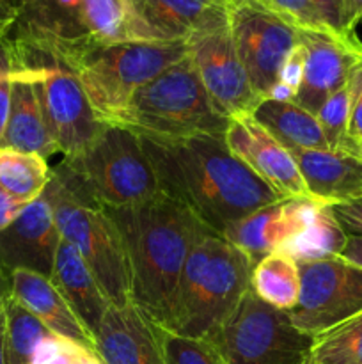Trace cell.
<instances>
[{"label":"cell","instance_id":"obj_41","mask_svg":"<svg viewBox=\"0 0 362 364\" xmlns=\"http://www.w3.org/2000/svg\"><path fill=\"white\" fill-rule=\"evenodd\" d=\"M9 295V276L0 269V308Z\"/></svg>","mask_w":362,"mask_h":364},{"label":"cell","instance_id":"obj_3","mask_svg":"<svg viewBox=\"0 0 362 364\" xmlns=\"http://www.w3.org/2000/svg\"><path fill=\"white\" fill-rule=\"evenodd\" d=\"M251 259L216 233L202 237L188 255L177 281L169 329L209 338L252 287Z\"/></svg>","mask_w":362,"mask_h":364},{"label":"cell","instance_id":"obj_29","mask_svg":"<svg viewBox=\"0 0 362 364\" xmlns=\"http://www.w3.org/2000/svg\"><path fill=\"white\" fill-rule=\"evenodd\" d=\"M302 364H362V311L312 336Z\"/></svg>","mask_w":362,"mask_h":364},{"label":"cell","instance_id":"obj_37","mask_svg":"<svg viewBox=\"0 0 362 364\" xmlns=\"http://www.w3.org/2000/svg\"><path fill=\"white\" fill-rule=\"evenodd\" d=\"M25 206L27 205L16 201L9 192H6L0 187V231L6 230V228L20 215V212Z\"/></svg>","mask_w":362,"mask_h":364},{"label":"cell","instance_id":"obj_30","mask_svg":"<svg viewBox=\"0 0 362 364\" xmlns=\"http://www.w3.org/2000/svg\"><path fill=\"white\" fill-rule=\"evenodd\" d=\"M163 364H226L215 343L206 338H190L153 323Z\"/></svg>","mask_w":362,"mask_h":364},{"label":"cell","instance_id":"obj_33","mask_svg":"<svg viewBox=\"0 0 362 364\" xmlns=\"http://www.w3.org/2000/svg\"><path fill=\"white\" fill-rule=\"evenodd\" d=\"M350 123L348 134L355 146H362V63L351 73L350 80Z\"/></svg>","mask_w":362,"mask_h":364},{"label":"cell","instance_id":"obj_10","mask_svg":"<svg viewBox=\"0 0 362 364\" xmlns=\"http://www.w3.org/2000/svg\"><path fill=\"white\" fill-rule=\"evenodd\" d=\"M300 299L291 323L309 336L323 333L362 311V269L343 258L298 263Z\"/></svg>","mask_w":362,"mask_h":364},{"label":"cell","instance_id":"obj_5","mask_svg":"<svg viewBox=\"0 0 362 364\" xmlns=\"http://www.w3.org/2000/svg\"><path fill=\"white\" fill-rule=\"evenodd\" d=\"M106 123L153 141H176L195 135L224 137L229 119L216 112L194 60L187 55L138 89Z\"/></svg>","mask_w":362,"mask_h":364},{"label":"cell","instance_id":"obj_23","mask_svg":"<svg viewBox=\"0 0 362 364\" xmlns=\"http://www.w3.org/2000/svg\"><path fill=\"white\" fill-rule=\"evenodd\" d=\"M84 23L102 45L167 41L138 11L135 0H84Z\"/></svg>","mask_w":362,"mask_h":364},{"label":"cell","instance_id":"obj_31","mask_svg":"<svg viewBox=\"0 0 362 364\" xmlns=\"http://www.w3.org/2000/svg\"><path fill=\"white\" fill-rule=\"evenodd\" d=\"M318 123L322 127L323 135L329 149L332 151L357 153V146L351 142L348 134L350 123V85H344L339 91L334 92L316 112Z\"/></svg>","mask_w":362,"mask_h":364},{"label":"cell","instance_id":"obj_11","mask_svg":"<svg viewBox=\"0 0 362 364\" xmlns=\"http://www.w3.org/2000/svg\"><path fill=\"white\" fill-rule=\"evenodd\" d=\"M50 135L64 159H73L92 144L105 123L96 116L77 75L60 66L28 68Z\"/></svg>","mask_w":362,"mask_h":364},{"label":"cell","instance_id":"obj_2","mask_svg":"<svg viewBox=\"0 0 362 364\" xmlns=\"http://www.w3.org/2000/svg\"><path fill=\"white\" fill-rule=\"evenodd\" d=\"M105 212L124 240L133 306L153 323L169 329L185 262L194 245L213 231L167 196Z\"/></svg>","mask_w":362,"mask_h":364},{"label":"cell","instance_id":"obj_21","mask_svg":"<svg viewBox=\"0 0 362 364\" xmlns=\"http://www.w3.org/2000/svg\"><path fill=\"white\" fill-rule=\"evenodd\" d=\"M149 25L167 41L229 23L233 0H135Z\"/></svg>","mask_w":362,"mask_h":364},{"label":"cell","instance_id":"obj_19","mask_svg":"<svg viewBox=\"0 0 362 364\" xmlns=\"http://www.w3.org/2000/svg\"><path fill=\"white\" fill-rule=\"evenodd\" d=\"M9 295L41 320L55 336L96 354L92 334L78 320L50 277L31 270H13L9 274Z\"/></svg>","mask_w":362,"mask_h":364},{"label":"cell","instance_id":"obj_1","mask_svg":"<svg viewBox=\"0 0 362 364\" xmlns=\"http://www.w3.org/2000/svg\"><path fill=\"white\" fill-rule=\"evenodd\" d=\"M141 142L162 194L190 210L220 237L229 224L283 199L231 153L224 137L195 135L176 141L141 137Z\"/></svg>","mask_w":362,"mask_h":364},{"label":"cell","instance_id":"obj_27","mask_svg":"<svg viewBox=\"0 0 362 364\" xmlns=\"http://www.w3.org/2000/svg\"><path fill=\"white\" fill-rule=\"evenodd\" d=\"M52 169L35 153L0 148V187L16 201L28 205L48 187Z\"/></svg>","mask_w":362,"mask_h":364},{"label":"cell","instance_id":"obj_28","mask_svg":"<svg viewBox=\"0 0 362 364\" xmlns=\"http://www.w3.org/2000/svg\"><path fill=\"white\" fill-rule=\"evenodd\" d=\"M7 364H32L35 352L55 334L11 295L4 301Z\"/></svg>","mask_w":362,"mask_h":364},{"label":"cell","instance_id":"obj_16","mask_svg":"<svg viewBox=\"0 0 362 364\" xmlns=\"http://www.w3.org/2000/svg\"><path fill=\"white\" fill-rule=\"evenodd\" d=\"M316 206L318 203L309 198L280 199L229 224L222 238L240 249L256 267L297 237L309 224Z\"/></svg>","mask_w":362,"mask_h":364},{"label":"cell","instance_id":"obj_38","mask_svg":"<svg viewBox=\"0 0 362 364\" xmlns=\"http://www.w3.org/2000/svg\"><path fill=\"white\" fill-rule=\"evenodd\" d=\"M362 21V0H343L341 27L346 34H353L355 27Z\"/></svg>","mask_w":362,"mask_h":364},{"label":"cell","instance_id":"obj_8","mask_svg":"<svg viewBox=\"0 0 362 364\" xmlns=\"http://www.w3.org/2000/svg\"><path fill=\"white\" fill-rule=\"evenodd\" d=\"M206 340L226 364H302L312 343L291 323L287 311L263 302L251 290L229 318Z\"/></svg>","mask_w":362,"mask_h":364},{"label":"cell","instance_id":"obj_22","mask_svg":"<svg viewBox=\"0 0 362 364\" xmlns=\"http://www.w3.org/2000/svg\"><path fill=\"white\" fill-rule=\"evenodd\" d=\"M50 279L73 309L78 320L94 338L112 302L106 299L105 291L102 290L96 277L70 242H60Z\"/></svg>","mask_w":362,"mask_h":364},{"label":"cell","instance_id":"obj_40","mask_svg":"<svg viewBox=\"0 0 362 364\" xmlns=\"http://www.w3.org/2000/svg\"><path fill=\"white\" fill-rule=\"evenodd\" d=\"M0 364H7L6 354V313H4V304L0 308Z\"/></svg>","mask_w":362,"mask_h":364},{"label":"cell","instance_id":"obj_17","mask_svg":"<svg viewBox=\"0 0 362 364\" xmlns=\"http://www.w3.org/2000/svg\"><path fill=\"white\" fill-rule=\"evenodd\" d=\"M297 162L309 199L336 206L362 198V160L357 153L286 148Z\"/></svg>","mask_w":362,"mask_h":364},{"label":"cell","instance_id":"obj_4","mask_svg":"<svg viewBox=\"0 0 362 364\" xmlns=\"http://www.w3.org/2000/svg\"><path fill=\"white\" fill-rule=\"evenodd\" d=\"M78 198L103 208H124L160 198L158 178L141 137L128 128L105 123L80 155L53 169Z\"/></svg>","mask_w":362,"mask_h":364},{"label":"cell","instance_id":"obj_7","mask_svg":"<svg viewBox=\"0 0 362 364\" xmlns=\"http://www.w3.org/2000/svg\"><path fill=\"white\" fill-rule=\"evenodd\" d=\"M62 240L70 242L112 306L124 308L131 301V274L124 240L105 208L78 198L53 174L46 187Z\"/></svg>","mask_w":362,"mask_h":364},{"label":"cell","instance_id":"obj_39","mask_svg":"<svg viewBox=\"0 0 362 364\" xmlns=\"http://www.w3.org/2000/svg\"><path fill=\"white\" fill-rule=\"evenodd\" d=\"M339 258H343L344 262L351 263V265L355 267H361L362 269V238L348 237Z\"/></svg>","mask_w":362,"mask_h":364},{"label":"cell","instance_id":"obj_32","mask_svg":"<svg viewBox=\"0 0 362 364\" xmlns=\"http://www.w3.org/2000/svg\"><path fill=\"white\" fill-rule=\"evenodd\" d=\"M258 2L300 31L329 28L319 18V13L312 0H258Z\"/></svg>","mask_w":362,"mask_h":364},{"label":"cell","instance_id":"obj_35","mask_svg":"<svg viewBox=\"0 0 362 364\" xmlns=\"http://www.w3.org/2000/svg\"><path fill=\"white\" fill-rule=\"evenodd\" d=\"M11 107V70L6 59V53L0 48V144L6 134L7 119H9Z\"/></svg>","mask_w":362,"mask_h":364},{"label":"cell","instance_id":"obj_20","mask_svg":"<svg viewBox=\"0 0 362 364\" xmlns=\"http://www.w3.org/2000/svg\"><path fill=\"white\" fill-rule=\"evenodd\" d=\"M0 148L35 153L48 159L59 153L43 112L41 100L27 70L11 71V107Z\"/></svg>","mask_w":362,"mask_h":364},{"label":"cell","instance_id":"obj_34","mask_svg":"<svg viewBox=\"0 0 362 364\" xmlns=\"http://www.w3.org/2000/svg\"><path fill=\"white\" fill-rule=\"evenodd\" d=\"M337 223L348 237L362 238V198L332 206Z\"/></svg>","mask_w":362,"mask_h":364},{"label":"cell","instance_id":"obj_14","mask_svg":"<svg viewBox=\"0 0 362 364\" xmlns=\"http://www.w3.org/2000/svg\"><path fill=\"white\" fill-rule=\"evenodd\" d=\"M60 242L52 201L45 191L0 231V269L7 276L13 270H31L52 277Z\"/></svg>","mask_w":362,"mask_h":364},{"label":"cell","instance_id":"obj_36","mask_svg":"<svg viewBox=\"0 0 362 364\" xmlns=\"http://www.w3.org/2000/svg\"><path fill=\"white\" fill-rule=\"evenodd\" d=\"M318 9L319 18L329 28L336 32H343L341 27V13H343V0H312ZM346 34V32H343Z\"/></svg>","mask_w":362,"mask_h":364},{"label":"cell","instance_id":"obj_44","mask_svg":"<svg viewBox=\"0 0 362 364\" xmlns=\"http://www.w3.org/2000/svg\"><path fill=\"white\" fill-rule=\"evenodd\" d=\"M16 2H18V0H16Z\"/></svg>","mask_w":362,"mask_h":364},{"label":"cell","instance_id":"obj_6","mask_svg":"<svg viewBox=\"0 0 362 364\" xmlns=\"http://www.w3.org/2000/svg\"><path fill=\"white\" fill-rule=\"evenodd\" d=\"M187 55V41L119 45L89 41L67 52L59 66L77 75L96 116L106 123L138 89Z\"/></svg>","mask_w":362,"mask_h":364},{"label":"cell","instance_id":"obj_18","mask_svg":"<svg viewBox=\"0 0 362 364\" xmlns=\"http://www.w3.org/2000/svg\"><path fill=\"white\" fill-rule=\"evenodd\" d=\"M102 364H163L151 320L137 306H110L94 334Z\"/></svg>","mask_w":362,"mask_h":364},{"label":"cell","instance_id":"obj_9","mask_svg":"<svg viewBox=\"0 0 362 364\" xmlns=\"http://www.w3.org/2000/svg\"><path fill=\"white\" fill-rule=\"evenodd\" d=\"M229 27L252 89L265 102L290 53L300 43V31L258 0L234 2Z\"/></svg>","mask_w":362,"mask_h":364},{"label":"cell","instance_id":"obj_43","mask_svg":"<svg viewBox=\"0 0 362 364\" xmlns=\"http://www.w3.org/2000/svg\"><path fill=\"white\" fill-rule=\"evenodd\" d=\"M233 2H240V0H233Z\"/></svg>","mask_w":362,"mask_h":364},{"label":"cell","instance_id":"obj_24","mask_svg":"<svg viewBox=\"0 0 362 364\" xmlns=\"http://www.w3.org/2000/svg\"><path fill=\"white\" fill-rule=\"evenodd\" d=\"M252 117L284 148L329 149L318 117L295 102L265 100L252 112Z\"/></svg>","mask_w":362,"mask_h":364},{"label":"cell","instance_id":"obj_12","mask_svg":"<svg viewBox=\"0 0 362 364\" xmlns=\"http://www.w3.org/2000/svg\"><path fill=\"white\" fill-rule=\"evenodd\" d=\"M188 55L216 112L226 119L252 114L261 98L256 95L238 57L229 23L208 28L187 39Z\"/></svg>","mask_w":362,"mask_h":364},{"label":"cell","instance_id":"obj_42","mask_svg":"<svg viewBox=\"0 0 362 364\" xmlns=\"http://www.w3.org/2000/svg\"><path fill=\"white\" fill-rule=\"evenodd\" d=\"M357 155L361 156V160H362V146H358V148H357Z\"/></svg>","mask_w":362,"mask_h":364},{"label":"cell","instance_id":"obj_13","mask_svg":"<svg viewBox=\"0 0 362 364\" xmlns=\"http://www.w3.org/2000/svg\"><path fill=\"white\" fill-rule=\"evenodd\" d=\"M300 43L305 60L295 103L316 116L319 107L348 84L353 70L362 63V41L355 32L343 34L332 28H307L300 31Z\"/></svg>","mask_w":362,"mask_h":364},{"label":"cell","instance_id":"obj_26","mask_svg":"<svg viewBox=\"0 0 362 364\" xmlns=\"http://www.w3.org/2000/svg\"><path fill=\"white\" fill-rule=\"evenodd\" d=\"M346 238L348 235L337 223L332 206L318 203L307 226L280 251L287 252L297 263L318 262L339 256Z\"/></svg>","mask_w":362,"mask_h":364},{"label":"cell","instance_id":"obj_15","mask_svg":"<svg viewBox=\"0 0 362 364\" xmlns=\"http://www.w3.org/2000/svg\"><path fill=\"white\" fill-rule=\"evenodd\" d=\"M224 139L231 153L280 198H309L293 156L252 117V114L231 117Z\"/></svg>","mask_w":362,"mask_h":364},{"label":"cell","instance_id":"obj_25","mask_svg":"<svg viewBox=\"0 0 362 364\" xmlns=\"http://www.w3.org/2000/svg\"><path fill=\"white\" fill-rule=\"evenodd\" d=\"M252 291L266 304L291 311L300 299V269L287 252L265 256L252 270Z\"/></svg>","mask_w":362,"mask_h":364}]
</instances>
